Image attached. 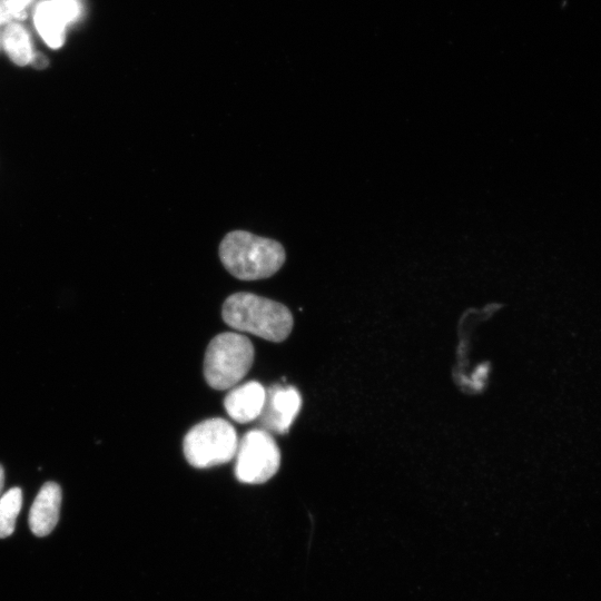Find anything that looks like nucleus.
<instances>
[{"instance_id": "1", "label": "nucleus", "mask_w": 601, "mask_h": 601, "mask_svg": "<svg viewBox=\"0 0 601 601\" xmlns=\"http://www.w3.org/2000/svg\"><path fill=\"white\" fill-rule=\"evenodd\" d=\"M219 258L226 270L240 280H257L273 276L283 266V245L272 238L246 230H233L219 245Z\"/></svg>"}, {"instance_id": "2", "label": "nucleus", "mask_w": 601, "mask_h": 601, "mask_svg": "<svg viewBox=\"0 0 601 601\" xmlns=\"http://www.w3.org/2000/svg\"><path fill=\"white\" fill-rule=\"evenodd\" d=\"M221 315L230 327L275 343L288 337L294 323L285 305L246 292L228 296Z\"/></svg>"}, {"instance_id": "3", "label": "nucleus", "mask_w": 601, "mask_h": 601, "mask_svg": "<svg viewBox=\"0 0 601 601\" xmlns=\"http://www.w3.org/2000/svg\"><path fill=\"white\" fill-rule=\"evenodd\" d=\"M254 361V346L238 333H220L207 346L204 376L215 390H227L246 376Z\"/></svg>"}, {"instance_id": "4", "label": "nucleus", "mask_w": 601, "mask_h": 601, "mask_svg": "<svg viewBox=\"0 0 601 601\" xmlns=\"http://www.w3.org/2000/svg\"><path fill=\"white\" fill-rule=\"evenodd\" d=\"M237 445L234 426L224 418L214 417L196 424L187 432L183 450L191 466L206 469L231 461Z\"/></svg>"}, {"instance_id": "5", "label": "nucleus", "mask_w": 601, "mask_h": 601, "mask_svg": "<svg viewBox=\"0 0 601 601\" xmlns=\"http://www.w3.org/2000/svg\"><path fill=\"white\" fill-rule=\"evenodd\" d=\"M235 475L247 484H262L276 474L280 452L272 434L263 428L248 431L239 441L234 457Z\"/></svg>"}, {"instance_id": "6", "label": "nucleus", "mask_w": 601, "mask_h": 601, "mask_svg": "<svg viewBox=\"0 0 601 601\" xmlns=\"http://www.w3.org/2000/svg\"><path fill=\"white\" fill-rule=\"evenodd\" d=\"M82 12L80 0H42L33 11V23L48 47L63 46L66 29L76 22Z\"/></svg>"}, {"instance_id": "7", "label": "nucleus", "mask_w": 601, "mask_h": 601, "mask_svg": "<svg viewBox=\"0 0 601 601\" xmlns=\"http://www.w3.org/2000/svg\"><path fill=\"white\" fill-rule=\"evenodd\" d=\"M302 407V396L293 386L272 385L266 390L259 425L269 433L285 434Z\"/></svg>"}, {"instance_id": "8", "label": "nucleus", "mask_w": 601, "mask_h": 601, "mask_svg": "<svg viewBox=\"0 0 601 601\" xmlns=\"http://www.w3.org/2000/svg\"><path fill=\"white\" fill-rule=\"evenodd\" d=\"M265 387L250 381L231 388L224 398V407L231 420L249 423L258 418L265 402Z\"/></svg>"}, {"instance_id": "9", "label": "nucleus", "mask_w": 601, "mask_h": 601, "mask_svg": "<svg viewBox=\"0 0 601 601\" xmlns=\"http://www.w3.org/2000/svg\"><path fill=\"white\" fill-rule=\"evenodd\" d=\"M61 505V489L55 482L45 483L29 512V526L37 536L48 535L57 525Z\"/></svg>"}, {"instance_id": "10", "label": "nucleus", "mask_w": 601, "mask_h": 601, "mask_svg": "<svg viewBox=\"0 0 601 601\" xmlns=\"http://www.w3.org/2000/svg\"><path fill=\"white\" fill-rule=\"evenodd\" d=\"M0 45L13 63L21 67L30 65L35 55L31 38L19 21L12 20L4 26Z\"/></svg>"}, {"instance_id": "11", "label": "nucleus", "mask_w": 601, "mask_h": 601, "mask_svg": "<svg viewBox=\"0 0 601 601\" xmlns=\"http://www.w3.org/2000/svg\"><path fill=\"white\" fill-rule=\"evenodd\" d=\"M22 505V493L12 487L0 497V539L11 535Z\"/></svg>"}, {"instance_id": "12", "label": "nucleus", "mask_w": 601, "mask_h": 601, "mask_svg": "<svg viewBox=\"0 0 601 601\" xmlns=\"http://www.w3.org/2000/svg\"><path fill=\"white\" fill-rule=\"evenodd\" d=\"M12 20L19 21L26 18V9L33 0H4Z\"/></svg>"}, {"instance_id": "13", "label": "nucleus", "mask_w": 601, "mask_h": 601, "mask_svg": "<svg viewBox=\"0 0 601 601\" xmlns=\"http://www.w3.org/2000/svg\"><path fill=\"white\" fill-rule=\"evenodd\" d=\"M30 65L36 69H45L48 66V59L41 52H35Z\"/></svg>"}, {"instance_id": "14", "label": "nucleus", "mask_w": 601, "mask_h": 601, "mask_svg": "<svg viewBox=\"0 0 601 601\" xmlns=\"http://www.w3.org/2000/svg\"><path fill=\"white\" fill-rule=\"evenodd\" d=\"M12 21V17L7 8L6 1L0 0V26L7 24Z\"/></svg>"}, {"instance_id": "15", "label": "nucleus", "mask_w": 601, "mask_h": 601, "mask_svg": "<svg viewBox=\"0 0 601 601\" xmlns=\"http://www.w3.org/2000/svg\"><path fill=\"white\" fill-rule=\"evenodd\" d=\"M3 484H4V471H3V467L0 465V497H1V492L3 489Z\"/></svg>"}, {"instance_id": "16", "label": "nucleus", "mask_w": 601, "mask_h": 601, "mask_svg": "<svg viewBox=\"0 0 601 601\" xmlns=\"http://www.w3.org/2000/svg\"><path fill=\"white\" fill-rule=\"evenodd\" d=\"M1 36V35H0ZM1 46V45H0Z\"/></svg>"}]
</instances>
